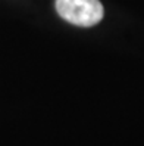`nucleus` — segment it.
I'll return each mask as SVG.
<instances>
[{"label": "nucleus", "instance_id": "1", "mask_svg": "<svg viewBox=\"0 0 144 146\" xmlns=\"http://www.w3.org/2000/svg\"><path fill=\"white\" fill-rule=\"evenodd\" d=\"M60 18L78 27H93L103 19V5L99 0H56Z\"/></svg>", "mask_w": 144, "mask_h": 146}]
</instances>
